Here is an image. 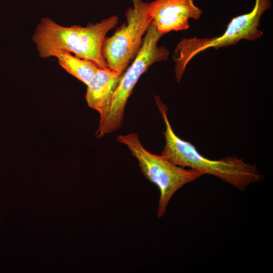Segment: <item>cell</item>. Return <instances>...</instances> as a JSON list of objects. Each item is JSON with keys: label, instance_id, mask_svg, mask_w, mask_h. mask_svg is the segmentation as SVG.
<instances>
[{"label": "cell", "instance_id": "obj_4", "mask_svg": "<svg viewBox=\"0 0 273 273\" xmlns=\"http://www.w3.org/2000/svg\"><path fill=\"white\" fill-rule=\"evenodd\" d=\"M271 8V0H255L252 10L234 17L223 34L212 37H193L181 39L174 52L175 76L179 82L188 64L197 55L208 49L217 50L235 45L241 40L254 41L263 35L259 29L261 16Z\"/></svg>", "mask_w": 273, "mask_h": 273}, {"label": "cell", "instance_id": "obj_6", "mask_svg": "<svg viewBox=\"0 0 273 273\" xmlns=\"http://www.w3.org/2000/svg\"><path fill=\"white\" fill-rule=\"evenodd\" d=\"M132 6L125 13L126 22L118 27L112 36L106 37L102 53L108 67L122 74L139 53L145 34L152 21L148 3L143 0H130Z\"/></svg>", "mask_w": 273, "mask_h": 273}, {"label": "cell", "instance_id": "obj_2", "mask_svg": "<svg viewBox=\"0 0 273 273\" xmlns=\"http://www.w3.org/2000/svg\"><path fill=\"white\" fill-rule=\"evenodd\" d=\"M118 22L113 15L85 26L61 25L49 17L42 18L32 36L39 57L45 59L55 51H66L94 63L100 68L108 66L102 53L107 33Z\"/></svg>", "mask_w": 273, "mask_h": 273}, {"label": "cell", "instance_id": "obj_1", "mask_svg": "<svg viewBox=\"0 0 273 273\" xmlns=\"http://www.w3.org/2000/svg\"><path fill=\"white\" fill-rule=\"evenodd\" d=\"M154 97L165 126L163 132L165 144L162 156L177 165L190 167L203 175H212L241 191L263 179V175L255 164L236 156L211 160L200 154L192 144L175 133L167 117V108L159 97Z\"/></svg>", "mask_w": 273, "mask_h": 273}, {"label": "cell", "instance_id": "obj_7", "mask_svg": "<svg viewBox=\"0 0 273 273\" xmlns=\"http://www.w3.org/2000/svg\"><path fill=\"white\" fill-rule=\"evenodd\" d=\"M148 10L157 30L162 34L190 27L189 19L199 20L203 11L194 0H154Z\"/></svg>", "mask_w": 273, "mask_h": 273}, {"label": "cell", "instance_id": "obj_8", "mask_svg": "<svg viewBox=\"0 0 273 273\" xmlns=\"http://www.w3.org/2000/svg\"><path fill=\"white\" fill-rule=\"evenodd\" d=\"M122 75L109 68H99L87 85V104L99 113L100 118L106 113Z\"/></svg>", "mask_w": 273, "mask_h": 273}, {"label": "cell", "instance_id": "obj_3", "mask_svg": "<svg viewBox=\"0 0 273 273\" xmlns=\"http://www.w3.org/2000/svg\"><path fill=\"white\" fill-rule=\"evenodd\" d=\"M163 35L157 30L152 22L145 33L139 53L120 78L106 113L100 118L99 125L95 132L97 138L104 137L121 127L127 102L141 75L151 65L168 59V49L158 45V41Z\"/></svg>", "mask_w": 273, "mask_h": 273}, {"label": "cell", "instance_id": "obj_9", "mask_svg": "<svg viewBox=\"0 0 273 273\" xmlns=\"http://www.w3.org/2000/svg\"><path fill=\"white\" fill-rule=\"evenodd\" d=\"M51 57L57 58L63 69L86 85L99 68L92 61L78 58L66 51H53L50 54Z\"/></svg>", "mask_w": 273, "mask_h": 273}, {"label": "cell", "instance_id": "obj_5", "mask_svg": "<svg viewBox=\"0 0 273 273\" xmlns=\"http://www.w3.org/2000/svg\"><path fill=\"white\" fill-rule=\"evenodd\" d=\"M117 140L126 146L138 160L144 176L158 187L160 196L157 215L159 218L164 214L170 200L178 190L203 175L197 170L174 164L161 155L151 153L143 146L135 132L117 135Z\"/></svg>", "mask_w": 273, "mask_h": 273}]
</instances>
